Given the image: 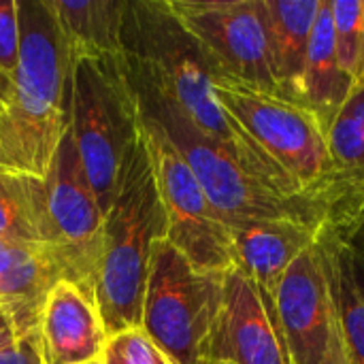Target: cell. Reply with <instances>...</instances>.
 I'll use <instances>...</instances> for the list:
<instances>
[{"label": "cell", "mask_w": 364, "mask_h": 364, "mask_svg": "<svg viewBox=\"0 0 364 364\" xmlns=\"http://www.w3.org/2000/svg\"><path fill=\"white\" fill-rule=\"evenodd\" d=\"M122 38L130 70L175 102L200 132L222 143L252 177L290 198H305L301 188L218 102L213 70L166 0H126Z\"/></svg>", "instance_id": "6da1fadb"}, {"label": "cell", "mask_w": 364, "mask_h": 364, "mask_svg": "<svg viewBox=\"0 0 364 364\" xmlns=\"http://www.w3.org/2000/svg\"><path fill=\"white\" fill-rule=\"evenodd\" d=\"M19 62L0 113V147L11 171L47 179L68 128L73 62L45 0H19Z\"/></svg>", "instance_id": "7a4b0ae2"}, {"label": "cell", "mask_w": 364, "mask_h": 364, "mask_svg": "<svg viewBox=\"0 0 364 364\" xmlns=\"http://www.w3.org/2000/svg\"><path fill=\"white\" fill-rule=\"evenodd\" d=\"M164 237V207L141 128V139L124 166L115 200L105 215L102 254L94 282V301L109 337L141 328L151 252Z\"/></svg>", "instance_id": "3957f363"}, {"label": "cell", "mask_w": 364, "mask_h": 364, "mask_svg": "<svg viewBox=\"0 0 364 364\" xmlns=\"http://www.w3.org/2000/svg\"><path fill=\"white\" fill-rule=\"evenodd\" d=\"M68 130L98 205L107 215L124 166L141 139L139 102L124 53L73 64Z\"/></svg>", "instance_id": "277c9868"}, {"label": "cell", "mask_w": 364, "mask_h": 364, "mask_svg": "<svg viewBox=\"0 0 364 364\" xmlns=\"http://www.w3.org/2000/svg\"><path fill=\"white\" fill-rule=\"evenodd\" d=\"M128 75L136 94L139 113L156 124L173 143L230 228L267 220L311 222L307 200L290 198L252 177L222 143L200 132L175 102L154 90L143 77L130 70V66Z\"/></svg>", "instance_id": "5b68a950"}, {"label": "cell", "mask_w": 364, "mask_h": 364, "mask_svg": "<svg viewBox=\"0 0 364 364\" xmlns=\"http://www.w3.org/2000/svg\"><path fill=\"white\" fill-rule=\"evenodd\" d=\"M224 275L196 269L166 239L154 245L143 296V333L177 364L207 360Z\"/></svg>", "instance_id": "8992f818"}, {"label": "cell", "mask_w": 364, "mask_h": 364, "mask_svg": "<svg viewBox=\"0 0 364 364\" xmlns=\"http://www.w3.org/2000/svg\"><path fill=\"white\" fill-rule=\"evenodd\" d=\"M213 94L305 196L337 171L326 143V126L305 105L220 73H213Z\"/></svg>", "instance_id": "52a82bcc"}, {"label": "cell", "mask_w": 364, "mask_h": 364, "mask_svg": "<svg viewBox=\"0 0 364 364\" xmlns=\"http://www.w3.org/2000/svg\"><path fill=\"white\" fill-rule=\"evenodd\" d=\"M141 128L164 207V239L200 271H230L237 267L230 226L215 211L198 179L164 132L143 115Z\"/></svg>", "instance_id": "ba28073f"}, {"label": "cell", "mask_w": 364, "mask_h": 364, "mask_svg": "<svg viewBox=\"0 0 364 364\" xmlns=\"http://www.w3.org/2000/svg\"><path fill=\"white\" fill-rule=\"evenodd\" d=\"M213 73L279 92L267 0H166Z\"/></svg>", "instance_id": "9c48e42d"}, {"label": "cell", "mask_w": 364, "mask_h": 364, "mask_svg": "<svg viewBox=\"0 0 364 364\" xmlns=\"http://www.w3.org/2000/svg\"><path fill=\"white\" fill-rule=\"evenodd\" d=\"M45 190L51 239L64 264L66 279L94 296L102 254L105 211L90 186L68 128L55 149Z\"/></svg>", "instance_id": "30bf717a"}, {"label": "cell", "mask_w": 364, "mask_h": 364, "mask_svg": "<svg viewBox=\"0 0 364 364\" xmlns=\"http://www.w3.org/2000/svg\"><path fill=\"white\" fill-rule=\"evenodd\" d=\"M273 307L290 364H322L337 331V316L320 241L288 267Z\"/></svg>", "instance_id": "8fae6325"}, {"label": "cell", "mask_w": 364, "mask_h": 364, "mask_svg": "<svg viewBox=\"0 0 364 364\" xmlns=\"http://www.w3.org/2000/svg\"><path fill=\"white\" fill-rule=\"evenodd\" d=\"M207 360L290 364L273 303L241 267H232L224 275V294Z\"/></svg>", "instance_id": "7c38bea8"}, {"label": "cell", "mask_w": 364, "mask_h": 364, "mask_svg": "<svg viewBox=\"0 0 364 364\" xmlns=\"http://www.w3.org/2000/svg\"><path fill=\"white\" fill-rule=\"evenodd\" d=\"M38 337L45 364L96 363L109 341L94 296L68 279L47 294Z\"/></svg>", "instance_id": "4fadbf2b"}, {"label": "cell", "mask_w": 364, "mask_h": 364, "mask_svg": "<svg viewBox=\"0 0 364 364\" xmlns=\"http://www.w3.org/2000/svg\"><path fill=\"white\" fill-rule=\"evenodd\" d=\"M62 279L66 271L51 250L0 239V309L17 339L38 335L47 294Z\"/></svg>", "instance_id": "5bb4252c"}, {"label": "cell", "mask_w": 364, "mask_h": 364, "mask_svg": "<svg viewBox=\"0 0 364 364\" xmlns=\"http://www.w3.org/2000/svg\"><path fill=\"white\" fill-rule=\"evenodd\" d=\"M230 230L237 267L256 282L271 303L288 267L318 243V230L307 220L250 222Z\"/></svg>", "instance_id": "9a60e30c"}, {"label": "cell", "mask_w": 364, "mask_h": 364, "mask_svg": "<svg viewBox=\"0 0 364 364\" xmlns=\"http://www.w3.org/2000/svg\"><path fill=\"white\" fill-rule=\"evenodd\" d=\"M70 62L107 60L124 53L126 0H45Z\"/></svg>", "instance_id": "2e32d148"}, {"label": "cell", "mask_w": 364, "mask_h": 364, "mask_svg": "<svg viewBox=\"0 0 364 364\" xmlns=\"http://www.w3.org/2000/svg\"><path fill=\"white\" fill-rule=\"evenodd\" d=\"M352 85L354 79L339 66L331 0H320L296 100L311 109L324 122V126H328Z\"/></svg>", "instance_id": "e0dca14e"}, {"label": "cell", "mask_w": 364, "mask_h": 364, "mask_svg": "<svg viewBox=\"0 0 364 364\" xmlns=\"http://www.w3.org/2000/svg\"><path fill=\"white\" fill-rule=\"evenodd\" d=\"M267 9L279 94L296 100L320 0H267Z\"/></svg>", "instance_id": "ac0fdd59"}, {"label": "cell", "mask_w": 364, "mask_h": 364, "mask_svg": "<svg viewBox=\"0 0 364 364\" xmlns=\"http://www.w3.org/2000/svg\"><path fill=\"white\" fill-rule=\"evenodd\" d=\"M0 239L47 247L58 256L47 218V190L43 179L0 168Z\"/></svg>", "instance_id": "d6986e66"}, {"label": "cell", "mask_w": 364, "mask_h": 364, "mask_svg": "<svg viewBox=\"0 0 364 364\" xmlns=\"http://www.w3.org/2000/svg\"><path fill=\"white\" fill-rule=\"evenodd\" d=\"M322 245V243H320ZM337 328L350 364H364V294L354 277L343 241L322 245Z\"/></svg>", "instance_id": "ffe728a7"}, {"label": "cell", "mask_w": 364, "mask_h": 364, "mask_svg": "<svg viewBox=\"0 0 364 364\" xmlns=\"http://www.w3.org/2000/svg\"><path fill=\"white\" fill-rule=\"evenodd\" d=\"M326 143L337 168L364 171V79L354 81L350 94L328 122Z\"/></svg>", "instance_id": "44dd1931"}, {"label": "cell", "mask_w": 364, "mask_h": 364, "mask_svg": "<svg viewBox=\"0 0 364 364\" xmlns=\"http://www.w3.org/2000/svg\"><path fill=\"white\" fill-rule=\"evenodd\" d=\"M335 47L339 66L354 81L358 79L364 43V4L363 0H335L331 2Z\"/></svg>", "instance_id": "7402d4cb"}, {"label": "cell", "mask_w": 364, "mask_h": 364, "mask_svg": "<svg viewBox=\"0 0 364 364\" xmlns=\"http://www.w3.org/2000/svg\"><path fill=\"white\" fill-rule=\"evenodd\" d=\"M100 364H177L173 363L143 328H128L109 337Z\"/></svg>", "instance_id": "603a6c76"}, {"label": "cell", "mask_w": 364, "mask_h": 364, "mask_svg": "<svg viewBox=\"0 0 364 364\" xmlns=\"http://www.w3.org/2000/svg\"><path fill=\"white\" fill-rule=\"evenodd\" d=\"M19 0H0V70L13 79L19 62Z\"/></svg>", "instance_id": "cb8c5ba5"}, {"label": "cell", "mask_w": 364, "mask_h": 364, "mask_svg": "<svg viewBox=\"0 0 364 364\" xmlns=\"http://www.w3.org/2000/svg\"><path fill=\"white\" fill-rule=\"evenodd\" d=\"M0 364H45L41 337L38 335L23 337L17 339L13 346L0 350Z\"/></svg>", "instance_id": "d4e9b609"}, {"label": "cell", "mask_w": 364, "mask_h": 364, "mask_svg": "<svg viewBox=\"0 0 364 364\" xmlns=\"http://www.w3.org/2000/svg\"><path fill=\"white\" fill-rule=\"evenodd\" d=\"M343 247H346L348 260L352 264L354 277L364 294V222L343 241Z\"/></svg>", "instance_id": "484cf974"}, {"label": "cell", "mask_w": 364, "mask_h": 364, "mask_svg": "<svg viewBox=\"0 0 364 364\" xmlns=\"http://www.w3.org/2000/svg\"><path fill=\"white\" fill-rule=\"evenodd\" d=\"M322 364H350V360H348V354H346V348H343V343H341L339 328L335 331L333 343H331L328 354H326V358L322 360Z\"/></svg>", "instance_id": "4316f807"}, {"label": "cell", "mask_w": 364, "mask_h": 364, "mask_svg": "<svg viewBox=\"0 0 364 364\" xmlns=\"http://www.w3.org/2000/svg\"><path fill=\"white\" fill-rule=\"evenodd\" d=\"M17 341V335H15V328L11 324V320L4 316V311L0 309V350L13 346Z\"/></svg>", "instance_id": "83f0119b"}, {"label": "cell", "mask_w": 364, "mask_h": 364, "mask_svg": "<svg viewBox=\"0 0 364 364\" xmlns=\"http://www.w3.org/2000/svg\"><path fill=\"white\" fill-rule=\"evenodd\" d=\"M11 90H13V79L0 70V113H2V109L6 107V102H9Z\"/></svg>", "instance_id": "f1b7e54d"}, {"label": "cell", "mask_w": 364, "mask_h": 364, "mask_svg": "<svg viewBox=\"0 0 364 364\" xmlns=\"http://www.w3.org/2000/svg\"><path fill=\"white\" fill-rule=\"evenodd\" d=\"M364 4V0H363ZM358 79H364V43H363V58H360V68H358ZM356 79V81H358Z\"/></svg>", "instance_id": "f546056e"}, {"label": "cell", "mask_w": 364, "mask_h": 364, "mask_svg": "<svg viewBox=\"0 0 364 364\" xmlns=\"http://www.w3.org/2000/svg\"><path fill=\"white\" fill-rule=\"evenodd\" d=\"M0 168H4V171H11V168H9V164H6V160H4L2 147H0Z\"/></svg>", "instance_id": "4dcf8cb0"}, {"label": "cell", "mask_w": 364, "mask_h": 364, "mask_svg": "<svg viewBox=\"0 0 364 364\" xmlns=\"http://www.w3.org/2000/svg\"><path fill=\"white\" fill-rule=\"evenodd\" d=\"M200 364H230V363H222V360H203Z\"/></svg>", "instance_id": "1f68e13d"}, {"label": "cell", "mask_w": 364, "mask_h": 364, "mask_svg": "<svg viewBox=\"0 0 364 364\" xmlns=\"http://www.w3.org/2000/svg\"><path fill=\"white\" fill-rule=\"evenodd\" d=\"M90 364H100V360H96V363H90Z\"/></svg>", "instance_id": "d6a6232c"}]
</instances>
